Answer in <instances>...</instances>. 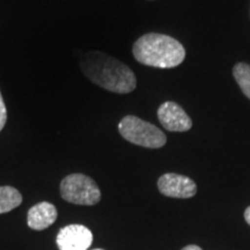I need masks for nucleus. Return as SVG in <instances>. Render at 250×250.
<instances>
[{
  "instance_id": "nucleus-1",
  "label": "nucleus",
  "mask_w": 250,
  "mask_h": 250,
  "mask_svg": "<svg viewBox=\"0 0 250 250\" xmlns=\"http://www.w3.org/2000/svg\"><path fill=\"white\" fill-rule=\"evenodd\" d=\"M80 68L93 83L109 92L127 94L137 87L133 71L124 62L104 52H86L80 61Z\"/></svg>"
},
{
  "instance_id": "nucleus-2",
  "label": "nucleus",
  "mask_w": 250,
  "mask_h": 250,
  "mask_svg": "<svg viewBox=\"0 0 250 250\" xmlns=\"http://www.w3.org/2000/svg\"><path fill=\"white\" fill-rule=\"evenodd\" d=\"M133 57L140 64L158 68H173L186 59V49L174 37L148 33L139 37L132 48Z\"/></svg>"
},
{
  "instance_id": "nucleus-3",
  "label": "nucleus",
  "mask_w": 250,
  "mask_h": 250,
  "mask_svg": "<svg viewBox=\"0 0 250 250\" xmlns=\"http://www.w3.org/2000/svg\"><path fill=\"white\" fill-rule=\"evenodd\" d=\"M118 131L125 140L142 147L161 148L167 143V137L158 126L132 115L123 117Z\"/></svg>"
},
{
  "instance_id": "nucleus-4",
  "label": "nucleus",
  "mask_w": 250,
  "mask_h": 250,
  "mask_svg": "<svg viewBox=\"0 0 250 250\" xmlns=\"http://www.w3.org/2000/svg\"><path fill=\"white\" fill-rule=\"evenodd\" d=\"M61 196L64 201L77 205H96L101 201V191L95 181L83 174L67 175L61 183Z\"/></svg>"
},
{
  "instance_id": "nucleus-5",
  "label": "nucleus",
  "mask_w": 250,
  "mask_h": 250,
  "mask_svg": "<svg viewBox=\"0 0 250 250\" xmlns=\"http://www.w3.org/2000/svg\"><path fill=\"white\" fill-rule=\"evenodd\" d=\"M158 118L162 126L170 132H187L192 127V121L179 103L167 101L158 108Z\"/></svg>"
},
{
  "instance_id": "nucleus-6",
  "label": "nucleus",
  "mask_w": 250,
  "mask_h": 250,
  "mask_svg": "<svg viewBox=\"0 0 250 250\" xmlns=\"http://www.w3.org/2000/svg\"><path fill=\"white\" fill-rule=\"evenodd\" d=\"M158 188L164 196L171 198H191L197 193L195 181L175 173L164 174L158 181Z\"/></svg>"
},
{
  "instance_id": "nucleus-7",
  "label": "nucleus",
  "mask_w": 250,
  "mask_h": 250,
  "mask_svg": "<svg viewBox=\"0 0 250 250\" xmlns=\"http://www.w3.org/2000/svg\"><path fill=\"white\" fill-rule=\"evenodd\" d=\"M59 250H87L93 243V234L83 225H68L57 235Z\"/></svg>"
},
{
  "instance_id": "nucleus-8",
  "label": "nucleus",
  "mask_w": 250,
  "mask_h": 250,
  "mask_svg": "<svg viewBox=\"0 0 250 250\" xmlns=\"http://www.w3.org/2000/svg\"><path fill=\"white\" fill-rule=\"evenodd\" d=\"M57 219V208L54 204L42 202L34 205L28 211V226L35 230H43L51 226Z\"/></svg>"
},
{
  "instance_id": "nucleus-9",
  "label": "nucleus",
  "mask_w": 250,
  "mask_h": 250,
  "mask_svg": "<svg viewBox=\"0 0 250 250\" xmlns=\"http://www.w3.org/2000/svg\"><path fill=\"white\" fill-rule=\"evenodd\" d=\"M22 203V195L13 187H0V214L14 210Z\"/></svg>"
},
{
  "instance_id": "nucleus-10",
  "label": "nucleus",
  "mask_w": 250,
  "mask_h": 250,
  "mask_svg": "<svg viewBox=\"0 0 250 250\" xmlns=\"http://www.w3.org/2000/svg\"><path fill=\"white\" fill-rule=\"evenodd\" d=\"M233 76L240 89L250 100V65L247 62H237L233 67Z\"/></svg>"
},
{
  "instance_id": "nucleus-11",
  "label": "nucleus",
  "mask_w": 250,
  "mask_h": 250,
  "mask_svg": "<svg viewBox=\"0 0 250 250\" xmlns=\"http://www.w3.org/2000/svg\"><path fill=\"white\" fill-rule=\"evenodd\" d=\"M6 122H7V109H6L4 99H2L1 92H0V132L4 129Z\"/></svg>"
},
{
  "instance_id": "nucleus-12",
  "label": "nucleus",
  "mask_w": 250,
  "mask_h": 250,
  "mask_svg": "<svg viewBox=\"0 0 250 250\" xmlns=\"http://www.w3.org/2000/svg\"><path fill=\"white\" fill-rule=\"evenodd\" d=\"M245 219H246L247 224H248L249 226H250V206H248V208H246V211H245Z\"/></svg>"
},
{
  "instance_id": "nucleus-13",
  "label": "nucleus",
  "mask_w": 250,
  "mask_h": 250,
  "mask_svg": "<svg viewBox=\"0 0 250 250\" xmlns=\"http://www.w3.org/2000/svg\"><path fill=\"white\" fill-rule=\"evenodd\" d=\"M182 250H203L201 247L198 246H195V245H191V246H187L184 247V248Z\"/></svg>"
},
{
  "instance_id": "nucleus-14",
  "label": "nucleus",
  "mask_w": 250,
  "mask_h": 250,
  "mask_svg": "<svg viewBox=\"0 0 250 250\" xmlns=\"http://www.w3.org/2000/svg\"><path fill=\"white\" fill-rule=\"evenodd\" d=\"M93 250H103V249H93Z\"/></svg>"
}]
</instances>
